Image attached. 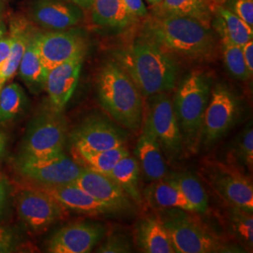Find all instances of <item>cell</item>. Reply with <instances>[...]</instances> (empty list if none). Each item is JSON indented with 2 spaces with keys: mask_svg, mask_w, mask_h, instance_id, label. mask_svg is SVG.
<instances>
[{
  "mask_svg": "<svg viewBox=\"0 0 253 253\" xmlns=\"http://www.w3.org/2000/svg\"><path fill=\"white\" fill-rule=\"evenodd\" d=\"M210 85L207 73L193 71L181 82L172 101L184 148L192 155L199 151L203 121L211 93Z\"/></svg>",
  "mask_w": 253,
  "mask_h": 253,
  "instance_id": "obj_4",
  "label": "cell"
},
{
  "mask_svg": "<svg viewBox=\"0 0 253 253\" xmlns=\"http://www.w3.org/2000/svg\"><path fill=\"white\" fill-rule=\"evenodd\" d=\"M222 53L228 72L240 81H247L252 78L245 64L242 46L237 45L225 38H221Z\"/></svg>",
  "mask_w": 253,
  "mask_h": 253,
  "instance_id": "obj_32",
  "label": "cell"
},
{
  "mask_svg": "<svg viewBox=\"0 0 253 253\" xmlns=\"http://www.w3.org/2000/svg\"><path fill=\"white\" fill-rule=\"evenodd\" d=\"M91 7L93 21L100 27L124 29L137 21L123 0H93Z\"/></svg>",
  "mask_w": 253,
  "mask_h": 253,
  "instance_id": "obj_22",
  "label": "cell"
},
{
  "mask_svg": "<svg viewBox=\"0 0 253 253\" xmlns=\"http://www.w3.org/2000/svg\"><path fill=\"white\" fill-rule=\"evenodd\" d=\"M134 241L142 253H175L170 235L160 217L142 218L134 230Z\"/></svg>",
  "mask_w": 253,
  "mask_h": 253,
  "instance_id": "obj_19",
  "label": "cell"
},
{
  "mask_svg": "<svg viewBox=\"0 0 253 253\" xmlns=\"http://www.w3.org/2000/svg\"><path fill=\"white\" fill-rule=\"evenodd\" d=\"M145 31L146 37L166 51L190 59L206 60L216 52L210 27L195 19L163 11L148 19Z\"/></svg>",
  "mask_w": 253,
  "mask_h": 253,
  "instance_id": "obj_1",
  "label": "cell"
},
{
  "mask_svg": "<svg viewBox=\"0 0 253 253\" xmlns=\"http://www.w3.org/2000/svg\"><path fill=\"white\" fill-rule=\"evenodd\" d=\"M81 9L63 0H38L32 8V17L38 25L51 30H66L82 19Z\"/></svg>",
  "mask_w": 253,
  "mask_h": 253,
  "instance_id": "obj_18",
  "label": "cell"
},
{
  "mask_svg": "<svg viewBox=\"0 0 253 253\" xmlns=\"http://www.w3.org/2000/svg\"><path fill=\"white\" fill-rule=\"evenodd\" d=\"M120 66L145 97L172 90L179 71L172 55L148 37L137 40L121 54Z\"/></svg>",
  "mask_w": 253,
  "mask_h": 253,
  "instance_id": "obj_2",
  "label": "cell"
},
{
  "mask_svg": "<svg viewBox=\"0 0 253 253\" xmlns=\"http://www.w3.org/2000/svg\"><path fill=\"white\" fill-rule=\"evenodd\" d=\"M129 12L136 17L142 18L147 15V9L143 2V0H123Z\"/></svg>",
  "mask_w": 253,
  "mask_h": 253,
  "instance_id": "obj_37",
  "label": "cell"
},
{
  "mask_svg": "<svg viewBox=\"0 0 253 253\" xmlns=\"http://www.w3.org/2000/svg\"><path fill=\"white\" fill-rule=\"evenodd\" d=\"M106 175L115 181L135 205H143L144 199L140 190L141 168L135 158L130 155L124 157Z\"/></svg>",
  "mask_w": 253,
  "mask_h": 253,
  "instance_id": "obj_23",
  "label": "cell"
},
{
  "mask_svg": "<svg viewBox=\"0 0 253 253\" xmlns=\"http://www.w3.org/2000/svg\"><path fill=\"white\" fill-rule=\"evenodd\" d=\"M232 154L237 164L245 166L249 171L253 167V123H249L244 129L236 136Z\"/></svg>",
  "mask_w": 253,
  "mask_h": 253,
  "instance_id": "obj_33",
  "label": "cell"
},
{
  "mask_svg": "<svg viewBox=\"0 0 253 253\" xmlns=\"http://www.w3.org/2000/svg\"><path fill=\"white\" fill-rule=\"evenodd\" d=\"M126 131L106 118L92 116L73 129L71 142L74 150L104 151L125 145Z\"/></svg>",
  "mask_w": 253,
  "mask_h": 253,
  "instance_id": "obj_11",
  "label": "cell"
},
{
  "mask_svg": "<svg viewBox=\"0 0 253 253\" xmlns=\"http://www.w3.org/2000/svg\"><path fill=\"white\" fill-rule=\"evenodd\" d=\"M32 187L48 194L66 209H71L77 213L91 216L117 214L112 208L94 199L75 183L61 185H42L34 183Z\"/></svg>",
  "mask_w": 253,
  "mask_h": 253,
  "instance_id": "obj_16",
  "label": "cell"
},
{
  "mask_svg": "<svg viewBox=\"0 0 253 253\" xmlns=\"http://www.w3.org/2000/svg\"><path fill=\"white\" fill-rule=\"evenodd\" d=\"M135 154L146 180L154 182L165 178L167 165L164 155L160 145L145 129L138 139Z\"/></svg>",
  "mask_w": 253,
  "mask_h": 253,
  "instance_id": "obj_20",
  "label": "cell"
},
{
  "mask_svg": "<svg viewBox=\"0 0 253 253\" xmlns=\"http://www.w3.org/2000/svg\"><path fill=\"white\" fill-rule=\"evenodd\" d=\"M17 212L21 220L33 231H41L63 217L66 208L36 188L30 186L17 196Z\"/></svg>",
  "mask_w": 253,
  "mask_h": 253,
  "instance_id": "obj_13",
  "label": "cell"
},
{
  "mask_svg": "<svg viewBox=\"0 0 253 253\" xmlns=\"http://www.w3.org/2000/svg\"><path fill=\"white\" fill-rule=\"evenodd\" d=\"M226 8L253 27V0H231Z\"/></svg>",
  "mask_w": 253,
  "mask_h": 253,
  "instance_id": "obj_35",
  "label": "cell"
},
{
  "mask_svg": "<svg viewBox=\"0 0 253 253\" xmlns=\"http://www.w3.org/2000/svg\"><path fill=\"white\" fill-rule=\"evenodd\" d=\"M27 99L18 84H10L0 90V125L17 118L26 108Z\"/></svg>",
  "mask_w": 253,
  "mask_h": 253,
  "instance_id": "obj_30",
  "label": "cell"
},
{
  "mask_svg": "<svg viewBox=\"0 0 253 253\" xmlns=\"http://www.w3.org/2000/svg\"><path fill=\"white\" fill-rule=\"evenodd\" d=\"M11 38H1L0 39V69L3 67V65L6 63V61L9 58L11 49Z\"/></svg>",
  "mask_w": 253,
  "mask_h": 253,
  "instance_id": "obj_39",
  "label": "cell"
},
{
  "mask_svg": "<svg viewBox=\"0 0 253 253\" xmlns=\"http://www.w3.org/2000/svg\"><path fill=\"white\" fill-rule=\"evenodd\" d=\"M3 35H4V27H3V25L0 21V39L3 37Z\"/></svg>",
  "mask_w": 253,
  "mask_h": 253,
  "instance_id": "obj_44",
  "label": "cell"
},
{
  "mask_svg": "<svg viewBox=\"0 0 253 253\" xmlns=\"http://www.w3.org/2000/svg\"><path fill=\"white\" fill-rule=\"evenodd\" d=\"M162 3L163 11L195 19L208 27L216 9L213 0H163Z\"/></svg>",
  "mask_w": 253,
  "mask_h": 253,
  "instance_id": "obj_27",
  "label": "cell"
},
{
  "mask_svg": "<svg viewBox=\"0 0 253 253\" xmlns=\"http://www.w3.org/2000/svg\"><path fill=\"white\" fill-rule=\"evenodd\" d=\"M215 27L221 38L239 46H243L253 40V27L246 24L226 7L217 6L215 9Z\"/></svg>",
  "mask_w": 253,
  "mask_h": 253,
  "instance_id": "obj_24",
  "label": "cell"
},
{
  "mask_svg": "<svg viewBox=\"0 0 253 253\" xmlns=\"http://www.w3.org/2000/svg\"><path fill=\"white\" fill-rule=\"evenodd\" d=\"M160 219L170 235L175 253H233L217 235H213L207 227L188 211L170 208L162 209Z\"/></svg>",
  "mask_w": 253,
  "mask_h": 253,
  "instance_id": "obj_5",
  "label": "cell"
},
{
  "mask_svg": "<svg viewBox=\"0 0 253 253\" xmlns=\"http://www.w3.org/2000/svg\"><path fill=\"white\" fill-rule=\"evenodd\" d=\"M18 70L22 79L29 85L36 87L44 86L48 70L42 63L32 38H30L27 43Z\"/></svg>",
  "mask_w": 253,
  "mask_h": 253,
  "instance_id": "obj_29",
  "label": "cell"
},
{
  "mask_svg": "<svg viewBox=\"0 0 253 253\" xmlns=\"http://www.w3.org/2000/svg\"><path fill=\"white\" fill-rule=\"evenodd\" d=\"M10 38L12 40L10 54L6 63L0 69V82L2 84L10 80L18 71L22 57L30 40V37H28L26 31L18 27L12 28Z\"/></svg>",
  "mask_w": 253,
  "mask_h": 253,
  "instance_id": "obj_31",
  "label": "cell"
},
{
  "mask_svg": "<svg viewBox=\"0 0 253 253\" xmlns=\"http://www.w3.org/2000/svg\"><path fill=\"white\" fill-rule=\"evenodd\" d=\"M73 160L83 168L100 173H108L117 163L129 155L125 145L104 151H80L73 149Z\"/></svg>",
  "mask_w": 253,
  "mask_h": 253,
  "instance_id": "obj_25",
  "label": "cell"
},
{
  "mask_svg": "<svg viewBox=\"0 0 253 253\" xmlns=\"http://www.w3.org/2000/svg\"><path fill=\"white\" fill-rule=\"evenodd\" d=\"M32 41L48 71L74 58L84 57L86 49L84 39L75 31L41 33L32 37Z\"/></svg>",
  "mask_w": 253,
  "mask_h": 253,
  "instance_id": "obj_12",
  "label": "cell"
},
{
  "mask_svg": "<svg viewBox=\"0 0 253 253\" xmlns=\"http://www.w3.org/2000/svg\"><path fill=\"white\" fill-rule=\"evenodd\" d=\"M16 168L28 180L42 185L74 183L83 170V167L64 151L42 157L19 155Z\"/></svg>",
  "mask_w": 253,
  "mask_h": 253,
  "instance_id": "obj_10",
  "label": "cell"
},
{
  "mask_svg": "<svg viewBox=\"0 0 253 253\" xmlns=\"http://www.w3.org/2000/svg\"><path fill=\"white\" fill-rule=\"evenodd\" d=\"M84 57H77L49 70L46 76V91L51 107L62 112L71 100L79 81Z\"/></svg>",
  "mask_w": 253,
  "mask_h": 253,
  "instance_id": "obj_17",
  "label": "cell"
},
{
  "mask_svg": "<svg viewBox=\"0 0 253 253\" xmlns=\"http://www.w3.org/2000/svg\"><path fill=\"white\" fill-rule=\"evenodd\" d=\"M9 198V182L4 177L0 176V218L6 212Z\"/></svg>",
  "mask_w": 253,
  "mask_h": 253,
  "instance_id": "obj_38",
  "label": "cell"
},
{
  "mask_svg": "<svg viewBox=\"0 0 253 253\" xmlns=\"http://www.w3.org/2000/svg\"><path fill=\"white\" fill-rule=\"evenodd\" d=\"M202 175L209 187L227 206L253 212V186L238 167L217 162H207Z\"/></svg>",
  "mask_w": 253,
  "mask_h": 253,
  "instance_id": "obj_8",
  "label": "cell"
},
{
  "mask_svg": "<svg viewBox=\"0 0 253 253\" xmlns=\"http://www.w3.org/2000/svg\"><path fill=\"white\" fill-rule=\"evenodd\" d=\"M2 86H3V84H2V83L0 82V90H1V88H2Z\"/></svg>",
  "mask_w": 253,
  "mask_h": 253,
  "instance_id": "obj_45",
  "label": "cell"
},
{
  "mask_svg": "<svg viewBox=\"0 0 253 253\" xmlns=\"http://www.w3.org/2000/svg\"><path fill=\"white\" fill-rule=\"evenodd\" d=\"M8 140H9V138H8L7 133L0 129V159L2 158V156L4 155L5 151H6V147L8 145Z\"/></svg>",
  "mask_w": 253,
  "mask_h": 253,
  "instance_id": "obj_41",
  "label": "cell"
},
{
  "mask_svg": "<svg viewBox=\"0 0 253 253\" xmlns=\"http://www.w3.org/2000/svg\"><path fill=\"white\" fill-rule=\"evenodd\" d=\"M67 137L68 126L62 112L43 109L28 124L20 155L42 157L63 152Z\"/></svg>",
  "mask_w": 253,
  "mask_h": 253,
  "instance_id": "obj_7",
  "label": "cell"
},
{
  "mask_svg": "<svg viewBox=\"0 0 253 253\" xmlns=\"http://www.w3.org/2000/svg\"><path fill=\"white\" fill-rule=\"evenodd\" d=\"M242 52L244 56L245 64L250 74L253 73V40L248 42L242 46Z\"/></svg>",
  "mask_w": 253,
  "mask_h": 253,
  "instance_id": "obj_40",
  "label": "cell"
},
{
  "mask_svg": "<svg viewBox=\"0 0 253 253\" xmlns=\"http://www.w3.org/2000/svg\"><path fill=\"white\" fill-rule=\"evenodd\" d=\"M148 98L144 129L153 137L169 162L179 161L185 148L172 99L167 92Z\"/></svg>",
  "mask_w": 253,
  "mask_h": 253,
  "instance_id": "obj_6",
  "label": "cell"
},
{
  "mask_svg": "<svg viewBox=\"0 0 253 253\" xmlns=\"http://www.w3.org/2000/svg\"><path fill=\"white\" fill-rule=\"evenodd\" d=\"M17 245V237L8 227L0 226V253H11Z\"/></svg>",
  "mask_w": 253,
  "mask_h": 253,
  "instance_id": "obj_36",
  "label": "cell"
},
{
  "mask_svg": "<svg viewBox=\"0 0 253 253\" xmlns=\"http://www.w3.org/2000/svg\"><path fill=\"white\" fill-rule=\"evenodd\" d=\"M132 246L125 235L113 234L109 235L106 240L98 249L97 253H131Z\"/></svg>",
  "mask_w": 253,
  "mask_h": 253,
  "instance_id": "obj_34",
  "label": "cell"
},
{
  "mask_svg": "<svg viewBox=\"0 0 253 253\" xmlns=\"http://www.w3.org/2000/svg\"><path fill=\"white\" fill-rule=\"evenodd\" d=\"M225 212L227 227L231 235L248 252H252L253 247V212L231 206H228Z\"/></svg>",
  "mask_w": 253,
  "mask_h": 253,
  "instance_id": "obj_28",
  "label": "cell"
},
{
  "mask_svg": "<svg viewBox=\"0 0 253 253\" xmlns=\"http://www.w3.org/2000/svg\"><path fill=\"white\" fill-rule=\"evenodd\" d=\"M97 92L103 109L118 124L136 131L143 122V95L130 76L115 61H108L101 68Z\"/></svg>",
  "mask_w": 253,
  "mask_h": 253,
  "instance_id": "obj_3",
  "label": "cell"
},
{
  "mask_svg": "<svg viewBox=\"0 0 253 253\" xmlns=\"http://www.w3.org/2000/svg\"><path fill=\"white\" fill-rule=\"evenodd\" d=\"M82 190L112 208L116 213L130 212L135 204L124 190L108 175L83 168L74 182Z\"/></svg>",
  "mask_w": 253,
  "mask_h": 253,
  "instance_id": "obj_15",
  "label": "cell"
},
{
  "mask_svg": "<svg viewBox=\"0 0 253 253\" xmlns=\"http://www.w3.org/2000/svg\"><path fill=\"white\" fill-rule=\"evenodd\" d=\"M143 197L150 207L157 209L176 208L188 212H194L192 206L185 198L179 189L166 178L150 182L144 190Z\"/></svg>",
  "mask_w": 253,
  "mask_h": 253,
  "instance_id": "obj_21",
  "label": "cell"
},
{
  "mask_svg": "<svg viewBox=\"0 0 253 253\" xmlns=\"http://www.w3.org/2000/svg\"><path fill=\"white\" fill-rule=\"evenodd\" d=\"M104 234V227L98 223L75 222L54 233L47 242L46 250L51 253H90Z\"/></svg>",
  "mask_w": 253,
  "mask_h": 253,
  "instance_id": "obj_14",
  "label": "cell"
},
{
  "mask_svg": "<svg viewBox=\"0 0 253 253\" xmlns=\"http://www.w3.org/2000/svg\"><path fill=\"white\" fill-rule=\"evenodd\" d=\"M239 112V100L234 91L217 84L210 93L205 112L200 146L210 148L215 145L235 125Z\"/></svg>",
  "mask_w": 253,
  "mask_h": 253,
  "instance_id": "obj_9",
  "label": "cell"
},
{
  "mask_svg": "<svg viewBox=\"0 0 253 253\" xmlns=\"http://www.w3.org/2000/svg\"><path fill=\"white\" fill-rule=\"evenodd\" d=\"M167 180L174 184L192 206L194 212L205 214L208 211V196L204 186L197 177L190 172H182L172 173L165 176Z\"/></svg>",
  "mask_w": 253,
  "mask_h": 253,
  "instance_id": "obj_26",
  "label": "cell"
},
{
  "mask_svg": "<svg viewBox=\"0 0 253 253\" xmlns=\"http://www.w3.org/2000/svg\"><path fill=\"white\" fill-rule=\"evenodd\" d=\"M149 4H151V5H158V4H160V3H162L163 2V0H146Z\"/></svg>",
  "mask_w": 253,
  "mask_h": 253,
  "instance_id": "obj_43",
  "label": "cell"
},
{
  "mask_svg": "<svg viewBox=\"0 0 253 253\" xmlns=\"http://www.w3.org/2000/svg\"><path fill=\"white\" fill-rule=\"evenodd\" d=\"M69 1L83 9H89L93 3V0H69Z\"/></svg>",
  "mask_w": 253,
  "mask_h": 253,
  "instance_id": "obj_42",
  "label": "cell"
}]
</instances>
